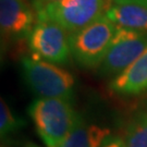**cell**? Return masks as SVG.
I'll return each mask as SVG.
<instances>
[{"mask_svg": "<svg viewBox=\"0 0 147 147\" xmlns=\"http://www.w3.org/2000/svg\"><path fill=\"white\" fill-rule=\"evenodd\" d=\"M28 113L47 147H58L81 120L70 101L61 98L39 97L31 104Z\"/></svg>", "mask_w": 147, "mask_h": 147, "instance_id": "cell-1", "label": "cell"}, {"mask_svg": "<svg viewBox=\"0 0 147 147\" xmlns=\"http://www.w3.org/2000/svg\"><path fill=\"white\" fill-rule=\"evenodd\" d=\"M23 76L31 89L42 98L71 100L75 81L72 74L37 56L21 60Z\"/></svg>", "mask_w": 147, "mask_h": 147, "instance_id": "cell-2", "label": "cell"}, {"mask_svg": "<svg viewBox=\"0 0 147 147\" xmlns=\"http://www.w3.org/2000/svg\"><path fill=\"white\" fill-rule=\"evenodd\" d=\"M118 24L104 14L96 21L69 36L71 55L87 69L101 64L109 50Z\"/></svg>", "mask_w": 147, "mask_h": 147, "instance_id": "cell-3", "label": "cell"}, {"mask_svg": "<svg viewBox=\"0 0 147 147\" xmlns=\"http://www.w3.org/2000/svg\"><path fill=\"white\" fill-rule=\"evenodd\" d=\"M37 18L48 19L69 33H75L104 16L107 0H59L34 5Z\"/></svg>", "mask_w": 147, "mask_h": 147, "instance_id": "cell-4", "label": "cell"}, {"mask_svg": "<svg viewBox=\"0 0 147 147\" xmlns=\"http://www.w3.org/2000/svg\"><path fill=\"white\" fill-rule=\"evenodd\" d=\"M147 49V33L118 25L109 50L99 67L102 76L120 74Z\"/></svg>", "mask_w": 147, "mask_h": 147, "instance_id": "cell-5", "label": "cell"}, {"mask_svg": "<svg viewBox=\"0 0 147 147\" xmlns=\"http://www.w3.org/2000/svg\"><path fill=\"white\" fill-rule=\"evenodd\" d=\"M28 46L34 56L49 62H67L71 53L67 31L51 20L42 18H37L28 36Z\"/></svg>", "mask_w": 147, "mask_h": 147, "instance_id": "cell-6", "label": "cell"}, {"mask_svg": "<svg viewBox=\"0 0 147 147\" xmlns=\"http://www.w3.org/2000/svg\"><path fill=\"white\" fill-rule=\"evenodd\" d=\"M37 16L27 0H0V27L2 38L20 40L30 36Z\"/></svg>", "mask_w": 147, "mask_h": 147, "instance_id": "cell-7", "label": "cell"}, {"mask_svg": "<svg viewBox=\"0 0 147 147\" xmlns=\"http://www.w3.org/2000/svg\"><path fill=\"white\" fill-rule=\"evenodd\" d=\"M110 89L118 95H138L147 90V49L111 81Z\"/></svg>", "mask_w": 147, "mask_h": 147, "instance_id": "cell-8", "label": "cell"}, {"mask_svg": "<svg viewBox=\"0 0 147 147\" xmlns=\"http://www.w3.org/2000/svg\"><path fill=\"white\" fill-rule=\"evenodd\" d=\"M110 136L108 127L88 124L82 118L58 147H101Z\"/></svg>", "mask_w": 147, "mask_h": 147, "instance_id": "cell-9", "label": "cell"}, {"mask_svg": "<svg viewBox=\"0 0 147 147\" xmlns=\"http://www.w3.org/2000/svg\"><path fill=\"white\" fill-rule=\"evenodd\" d=\"M112 22L147 33V8L133 3H112L105 13Z\"/></svg>", "mask_w": 147, "mask_h": 147, "instance_id": "cell-10", "label": "cell"}, {"mask_svg": "<svg viewBox=\"0 0 147 147\" xmlns=\"http://www.w3.org/2000/svg\"><path fill=\"white\" fill-rule=\"evenodd\" d=\"M123 142L124 147H147V105L129 122Z\"/></svg>", "mask_w": 147, "mask_h": 147, "instance_id": "cell-11", "label": "cell"}, {"mask_svg": "<svg viewBox=\"0 0 147 147\" xmlns=\"http://www.w3.org/2000/svg\"><path fill=\"white\" fill-rule=\"evenodd\" d=\"M24 124V121L18 118V117L11 111L10 107L5 101L1 99L0 104V134L1 136H7L12 132L21 129Z\"/></svg>", "mask_w": 147, "mask_h": 147, "instance_id": "cell-12", "label": "cell"}, {"mask_svg": "<svg viewBox=\"0 0 147 147\" xmlns=\"http://www.w3.org/2000/svg\"><path fill=\"white\" fill-rule=\"evenodd\" d=\"M101 147H124V142L120 137L109 136L104 142Z\"/></svg>", "mask_w": 147, "mask_h": 147, "instance_id": "cell-13", "label": "cell"}, {"mask_svg": "<svg viewBox=\"0 0 147 147\" xmlns=\"http://www.w3.org/2000/svg\"><path fill=\"white\" fill-rule=\"evenodd\" d=\"M112 3H133L147 8V0H112Z\"/></svg>", "mask_w": 147, "mask_h": 147, "instance_id": "cell-14", "label": "cell"}, {"mask_svg": "<svg viewBox=\"0 0 147 147\" xmlns=\"http://www.w3.org/2000/svg\"><path fill=\"white\" fill-rule=\"evenodd\" d=\"M53 1H59V0H35L33 2V5H42V3H48V2H53Z\"/></svg>", "mask_w": 147, "mask_h": 147, "instance_id": "cell-15", "label": "cell"}, {"mask_svg": "<svg viewBox=\"0 0 147 147\" xmlns=\"http://www.w3.org/2000/svg\"><path fill=\"white\" fill-rule=\"evenodd\" d=\"M32 1H33V2H34V1H35V0H32Z\"/></svg>", "mask_w": 147, "mask_h": 147, "instance_id": "cell-16", "label": "cell"}]
</instances>
